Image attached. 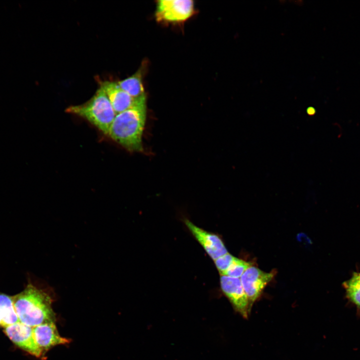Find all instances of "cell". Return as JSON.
I'll return each instance as SVG.
<instances>
[{"label":"cell","instance_id":"obj_14","mask_svg":"<svg viewBox=\"0 0 360 360\" xmlns=\"http://www.w3.org/2000/svg\"><path fill=\"white\" fill-rule=\"evenodd\" d=\"M251 266V262L236 258L223 276L236 278H240L244 272Z\"/></svg>","mask_w":360,"mask_h":360},{"label":"cell","instance_id":"obj_10","mask_svg":"<svg viewBox=\"0 0 360 360\" xmlns=\"http://www.w3.org/2000/svg\"><path fill=\"white\" fill-rule=\"evenodd\" d=\"M100 87L107 95L116 114L130 108L143 98H132L122 90L116 82H101Z\"/></svg>","mask_w":360,"mask_h":360},{"label":"cell","instance_id":"obj_3","mask_svg":"<svg viewBox=\"0 0 360 360\" xmlns=\"http://www.w3.org/2000/svg\"><path fill=\"white\" fill-rule=\"evenodd\" d=\"M66 111L86 120L107 135L116 116L107 95L100 87L88 100L81 104L71 106Z\"/></svg>","mask_w":360,"mask_h":360},{"label":"cell","instance_id":"obj_15","mask_svg":"<svg viewBox=\"0 0 360 360\" xmlns=\"http://www.w3.org/2000/svg\"><path fill=\"white\" fill-rule=\"evenodd\" d=\"M236 257L228 252L224 254L214 260L217 269L221 276H223L232 264Z\"/></svg>","mask_w":360,"mask_h":360},{"label":"cell","instance_id":"obj_1","mask_svg":"<svg viewBox=\"0 0 360 360\" xmlns=\"http://www.w3.org/2000/svg\"><path fill=\"white\" fill-rule=\"evenodd\" d=\"M12 299L19 320L22 324L34 328L56 321L52 308L54 300L51 292L29 283Z\"/></svg>","mask_w":360,"mask_h":360},{"label":"cell","instance_id":"obj_2","mask_svg":"<svg viewBox=\"0 0 360 360\" xmlns=\"http://www.w3.org/2000/svg\"><path fill=\"white\" fill-rule=\"evenodd\" d=\"M146 114V96L130 108L116 114L108 135L130 151L141 152Z\"/></svg>","mask_w":360,"mask_h":360},{"label":"cell","instance_id":"obj_13","mask_svg":"<svg viewBox=\"0 0 360 360\" xmlns=\"http://www.w3.org/2000/svg\"><path fill=\"white\" fill-rule=\"evenodd\" d=\"M346 296L348 300L360 307V272H354L348 280L343 284Z\"/></svg>","mask_w":360,"mask_h":360},{"label":"cell","instance_id":"obj_6","mask_svg":"<svg viewBox=\"0 0 360 360\" xmlns=\"http://www.w3.org/2000/svg\"><path fill=\"white\" fill-rule=\"evenodd\" d=\"M221 288L235 310L247 318L250 312L249 302L240 278L221 276Z\"/></svg>","mask_w":360,"mask_h":360},{"label":"cell","instance_id":"obj_4","mask_svg":"<svg viewBox=\"0 0 360 360\" xmlns=\"http://www.w3.org/2000/svg\"><path fill=\"white\" fill-rule=\"evenodd\" d=\"M194 2L190 0H160L157 2L156 17L159 22H184L193 14Z\"/></svg>","mask_w":360,"mask_h":360},{"label":"cell","instance_id":"obj_12","mask_svg":"<svg viewBox=\"0 0 360 360\" xmlns=\"http://www.w3.org/2000/svg\"><path fill=\"white\" fill-rule=\"evenodd\" d=\"M18 322L12 297L0 293V327L6 328Z\"/></svg>","mask_w":360,"mask_h":360},{"label":"cell","instance_id":"obj_5","mask_svg":"<svg viewBox=\"0 0 360 360\" xmlns=\"http://www.w3.org/2000/svg\"><path fill=\"white\" fill-rule=\"evenodd\" d=\"M274 276L273 272H266L254 266L249 267L242 274L240 281L247 296L250 308L260 297L266 286Z\"/></svg>","mask_w":360,"mask_h":360},{"label":"cell","instance_id":"obj_7","mask_svg":"<svg viewBox=\"0 0 360 360\" xmlns=\"http://www.w3.org/2000/svg\"><path fill=\"white\" fill-rule=\"evenodd\" d=\"M4 332L20 348L37 358L44 357L34 340L33 327L18 322L4 328Z\"/></svg>","mask_w":360,"mask_h":360},{"label":"cell","instance_id":"obj_9","mask_svg":"<svg viewBox=\"0 0 360 360\" xmlns=\"http://www.w3.org/2000/svg\"><path fill=\"white\" fill-rule=\"evenodd\" d=\"M184 222L193 236L214 260L228 252L223 242L218 236L198 227L189 220H186Z\"/></svg>","mask_w":360,"mask_h":360},{"label":"cell","instance_id":"obj_11","mask_svg":"<svg viewBox=\"0 0 360 360\" xmlns=\"http://www.w3.org/2000/svg\"><path fill=\"white\" fill-rule=\"evenodd\" d=\"M142 68H139L132 76L121 80L116 82L119 86L124 91L135 98L146 96L142 83Z\"/></svg>","mask_w":360,"mask_h":360},{"label":"cell","instance_id":"obj_8","mask_svg":"<svg viewBox=\"0 0 360 360\" xmlns=\"http://www.w3.org/2000/svg\"><path fill=\"white\" fill-rule=\"evenodd\" d=\"M34 340L43 356L51 348L70 343V340L60 336L55 322H48L33 328Z\"/></svg>","mask_w":360,"mask_h":360}]
</instances>
